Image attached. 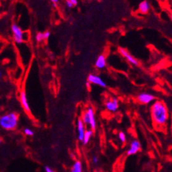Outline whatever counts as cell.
Instances as JSON below:
<instances>
[{
  "instance_id": "1",
  "label": "cell",
  "mask_w": 172,
  "mask_h": 172,
  "mask_svg": "<svg viewBox=\"0 0 172 172\" xmlns=\"http://www.w3.org/2000/svg\"><path fill=\"white\" fill-rule=\"evenodd\" d=\"M151 119L156 128H164L169 121V114L167 107L163 101L157 100L150 107Z\"/></svg>"
},
{
  "instance_id": "2",
  "label": "cell",
  "mask_w": 172,
  "mask_h": 172,
  "mask_svg": "<svg viewBox=\"0 0 172 172\" xmlns=\"http://www.w3.org/2000/svg\"><path fill=\"white\" fill-rule=\"evenodd\" d=\"M18 124L19 115L16 112H9L0 117V127L4 130L11 131L16 129Z\"/></svg>"
},
{
  "instance_id": "3",
  "label": "cell",
  "mask_w": 172,
  "mask_h": 172,
  "mask_svg": "<svg viewBox=\"0 0 172 172\" xmlns=\"http://www.w3.org/2000/svg\"><path fill=\"white\" fill-rule=\"evenodd\" d=\"M81 120L84 124L86 126H89L90 129L95 130L96 129V119L95 115L94 110L92 107H87L86 110H84L82 115Z\"/></svg>"
},
{
  "instance_id": "4",
  "label": "cell",
  "mask_w": 172,
  "mask_h": 172,
  "mask_svg": "<svg viewBox=\"0 0 172 172\" xmlns=\"http://www.w3.org/2000/svg\"><path fill=\"white\" fill-rule=\"evenodd\" d=\"M11 31L13 34V39L16 44H20L24 42L23 40V34L21 28L16 23H14L11 25Z\"/></svg>"
},
{
  "instance_id": "5",
  "label": "cell",
  "mask_w": 172,
  "mask_h": 172,
  "mask_svg": "<svg viewBox=\"0 0 172 172\" xmlns=\"http://www.w3.org/2000/svg\"><path fill=\"white\" fill-rule=\"evenodd\" d=\"M118 51H119L120 55H121L128 63H129L131 65L133 66L139 65V61H138L133 55L131 54L129 51L127 49L122 47H120L119 49H118Z\"/></svg>"
},
{
  "instance_id": "6",
  "label": "cell",
  "mask_w": 172,
  "mask_h": 172,
  "mask_svg": "<svg viewBox=\"0 0 172 172\" xmlns=\"http://www.w3.org/2000/svg\"><path fill=\"white\" fill-rule=\"evenodd\" d=\"M156 97L153 94L148 92H142L138 94L136 97L137 101L141 104L143 105H149L151 103L155 101Z\"/></svg>"
},
{
  "instance_id": "7",
  "label": "cell",
  "mask_w": 172,
  "mask_h": 172,
  "mask_svg": "<svg viewBox=\"0 0 172 172\" xmlns=\"http://www.w3.org/2000/svg\"><path fill=\"white\" fill-rule=\"evenodd\" d=\"M87 82L89 84H95V85L102 87V88H106L107 87L106 82L104 81V79L101 77H100L97 74H89V76L87 77Z\"/></svg>"
},
{
  "instance_id": "8",
  "label": "cell",
  "mask_w": 172,
  "mask_h": 172,
  "mask_svg": "<svg viewBox=\"0 0 172 172\" xmlns=\"http://www.w3.org/2000/svg\"><path fill=\"white\" fill-rule=\"evenodd\" d=\"M120 107V103L117 98H110L105 102V107L110 112H116Z\"/></svg>"
},
{
  "instance_id": "9",
  "label": "cell",
  "mask_w": 172,
  "mask_h": 172,
  "mask_svg": "<svg viewBox=\"0 0 172 172\" xmlns=\"http://www.w3.org/2000/svg\"><path fill=\"white\" fill-rule=\"evenodd\" d=\"M141 149V144L139 142V141L137 139H133L131 141L129 147L127 151V155L129 156L136 155V154L139 152Z\"/></svg>"
},
{
  "instance_id": "10",
  "label": "cell",
  "mask_w": 172,
  "mask_h": 172,
  "mask_svg": "<svg viewBox=\"0 0 172 172\" xmlns=\"http://www.w3.org/2000/svg\"><path fill=\"white\" fill-rule=\"evenodd\" d=\"M77 130H78V138L79 141L82 142L83 140L84 135L86 132V125L84 124V122H82L81 118L78 120L77 122Z\"/></svg>"
},
{
  "instance_id": "11",
  "label": "cell",
  "mask_w": 172,
  "mask_h": 172,
  "mask_svg": "<svg viewBox=\"0 0 172 172\" xmlns=\"http://www.w3.org/2000/svg\"><path fill=\"white\" fill-rule=\"evenodd\" d=\"M20 101L23 108L24 109L25 111L27 113H30V107L29 103H28L27 101L26 94H25V91L24 90H22L20 91Z\"/></svg>"
},
{
  "instance_id": "12",
  "label": "cell",
  "mask_w": 172,
  "mask_h": 172,
  "mask_svg": "<svg viewBox=\"0 0 172 172\" xmlns=\"http://www.w3.org/2000/svg\"><path fill=\"white\" fill-rule=\"evenodd\" d=\"M107 60L106 57L104 54H101L97 57L96 61H95L94 65L99 70H102L106 67Z\"/></svg>"
},
{
  "instance_id": "13",
  "label": "cell",
  "mask_w": 172,
  "mask_h": 172,
  "mask_svg": "<svg viewBox=\"0 0 172 172\" xmlns=\"http://www.w3.org/2000/svg\"><path fill=\"white\" fill-rule=\"evenodd\" d=\"M150 10V4L148 0H143L138 5V11L143 15L148 14Z\"/></svg>"
},
{
  "instance_id": "14",
  "label": "cell",
  "mask_w": 172,
  "mask_h": 172,
  "mask_svg": "<svg viewBox=\"0 0 172 172\" xmlns=\"http://www.w3.org/2000/svg\"><path fill=\"white\" fill-rule=\"evenodd\" d=\"M70 172H83V165L82 162L77 160L72 165L70 169Z\"/></svg>"
},
{
  "instance_id": "15",
  "label": "cell",
  "mask_w": 172,
  "mask_h": 172,
  "mask_svg": "<svg viewBox=\"0 0 172 172\" xmlns=\"http://www.w3.org/2000/svg\"><path fill=\"white\" fill-rule=\"evenodd\" d=\"M93 134H94L93 130H91L90 129L86 130L85 133H84V135L83 140H82V143H83L84 145H86L87 143H89L91 137L93 136Z\"/></svg>"
},
{
  "instance_id": "16",
  "label": "cell",
  "mask_w": 172,
  "mask_h": 172,
  "mask_svg": "<svg viewBox=\"0 0 172 172\" xmlns=\"http://www.w3.org/2000/svg\"><path fill=\"white\" fill-rule=\"evenodd\" d=\"M78 4V0H65V5L68 9H72Z\"/></svg>"
},
{
  "instance_id": "17",
  "label": "cell",
  "mask_w": 172,
  "mask_h": 172,
  "mask_svg": "<svg viewBox=\"0 0 172 172\" xmlns=\"http://www.w3.org/2000/svg\"><path fill=\"white\" fill-rule=\"evenodd\" d=\"M118 139L122 143H125L127 141V136H126L125 133L122 132H120L118 133Z\"/></svg>"
},
{
  "instance_id": "18",
  "label": "cell",
  "mask_w": 172,
  "mask_h": 172,
  "mask_svg": "<svg viewBox=\"0 0 172 172\" xmlns=\"http://www.w3.org/2000/svg\"><path fill=\"white\" fill-rule=\"evenodd\" d=\"M35 39H36V41H37V42H42V41L44 40L43 32H38L37 35H36Z\"/></svg>"
},
{
  "instance_id": "19",
  "label": "cell",
  "mask_w": 172,
  "mask_h": 172,
  "mask_svg": "<svg viewBox=\"0 0 172 172\" xmlns=\"http://www.w3.org/2000/svg\"><path fill=\"white\" fill-rule=\"evenodd\" d=\"M23 132L25 135L28 136H32L34 135V132L30 128H25L23 130Z\"/></svg>"
},
{
  "instance_id": "20",
  "label": "cell",
  "mask_w": 172,
  "mask_h": 172,
  "mask_svg": "<svg viewBox=\"0 0 172 172\" xmlns=\"http://www.w3.org/2000/svg\"><path fill=\"white\" fill-rule=\"evenodd\" d=\"M43 34H44V40H48L51 35V33L49 31H45L44 32H43Z\"/></svg>"
},
{
  "instance_id": "21",
  "label": "cell",
  "mask_w": 172,
  "mask_h": 172,
  "mask_svg": "<svg viewBox=\"0 0 172 172\" xmlns=\"http://www.w3.org/2000/svg\"><path fill=\"white\" fill-rule=\"evenodd\" d=\"M92 162H93V164H97L99 162V158L98 156H94L93 158H92Z\"/></svg>"
},
{
  "instance_id": "22",
  "label": "cell",
  "mask_w": 172,
  "mask_h": 172,
  "mask_svg": "<svg viewBox=\"0 0 172 172\" xmlns=\"http://www.w3.org/2000/svg\"><path fill=\"white\" fill-rule=\"evenodd\" d=\"M44 170L46 172H56L53 169H52L51 167H49V166H47L44 167Z\"/></svg>"
},
{
  "instance_id": "23",
  "label": "cell",
  "mask_w": 172,
  "mask_h": 172,
  "mask_svg": "<svg viewBox=\"0 0 172 172\" xmlns=\"http://www.w3.org/2000/svg\"><path fill=\"white\" fill-rule=\"evenodd\" d=\"M166 2H167V5L169 8L170 9V10L172 11V0H166Z\"/></svg>"
},
{
  "instance_id": "24",
  "label": "cell",
  "mask_w": 172,
  "mask_h": 172,
  "mask_svg": "<svg viewBox=\"0 0 172 172\" xmlns=\"http://www.w3.org/2000/svg\"><path fill=\"white\" fill-rule=\"evenodd\" d=\"M51 3H52L53 6H57V4L58 3L59 0H50Z\"/></svg>"
},
{
  "instance_id": "25",
  "label": "cell",
  "mask_w": 172,
  "mask_h": 172,
  "mask_svg": "<svg viewBox=\"0 0 172 172\" xmlns=\"http://www.w3.org/2000/svg\"><path fill=\"white\" fill-rule=\"evenodd\" d=\"M2 72L1 70H0V78H2Z\"/></svg>"
},
{
  "instance_id": "26",
  "label": "cell",
  "mask_w": 172,
  "mask_h": 172,
  "mask_svg": "<svg viewBox=\"0 0 172 172\" xmlns=\"http://www.w3.org/2000/svg\"><path fill=\"white\" fill-rule=\"evenodd\" d=\"M169 18H170V20H171V21L172 22V14L170 15V16H169Z\"/></svg>"
},
{
  "instance_id": "27",
  "label": "cell",
  "mask_w": 172,
  "mask_h": 172,
  "mask_svg": "<svg viewBox=\"0 0 172 172\" xmlns=\"http://www.w3.org/2000/svg\"><path fill=\"white\" fill-rule=\"evenodd\" d=\"M1 143H2V139H1V138H0V144H1Z\"/></svg>"
},
{
  "instance_id": "28",
  "label": "cell",
  "mask_w": 172,
  "mask_h": 172,
  "mask_svg": "<svg viewBox=\"0 0 172 172\" xmlns=\"http://www.w3.org/2000/svg\"><path fill=\"white\" fill-rule=\"evenodd\" d=\"M171 131H172V119H171Z\"/></svg>"
}]
</instances>
